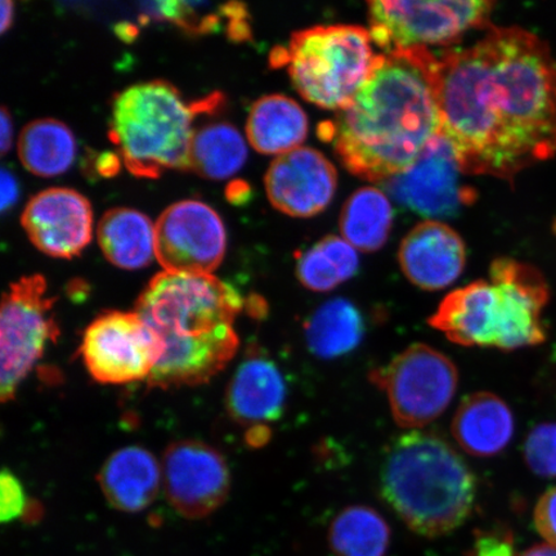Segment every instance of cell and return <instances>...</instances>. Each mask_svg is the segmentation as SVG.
<instances>
[{
    "instance_id": "obj_5",
    "label": "cell",
    "mask_w": 556,
    "mask_h": 556,
    "mask_svg": "<svg viewBox=\"0 0 556 556\" xmlns=\"http://www.w3.org/2000/svg\"><path fill=\"white\" fill-rule=\"evenodd\" d=\"M197 116V104L187 103L170 83H139L115 96L110 138L127 169L137 177L189 170Z\"/></svg>"
},
{
    "instance_id": "obj_1",
    "label": "cell",
    "mask_w": 556,
    "mask_h": 556,
    "mask_svg": "<svg viewBox=\"0 0 556 556\" xmlns=\"http://www.w3.org/2000/svg\"><path fill=\"white\" fill-rule=\"evenodd\" d=\"M442 135L470 176L513 179L556 155V62L518 26H490L475 46L438 58Z\"/></svg>"
},
{
    "instance_id": "obj_8",
    "label": "cell",
    "mask_w": 556,
    "mask_h": 556,
    "mask_svg": "<svg viewBox=\"0 0 556 556\" xmlns=\"http://www.w3.org/2000/svg\"><path fill=\"white\" fill-rule=\"evenodd\" d=\"M492 2H370L368 31L386 52L448 46L470 30L490 27Z\"/></svg>"
},
{
    "instance_id": "obj_9",
    "label": "cell",
    "mask_w": 556,
    "mask_h": 556,
    "mask_svg": "<svg viewBox=\"0 0 556 556\" xmlns=\"http://www.w3.org/2000/svg\"><path fill=\"white\" fill-rule=\"evenodd\" d=\"M54 299L48 295L43 276L31 275L13 282L0 312V395L15 399L17 389L59 337L53 315Z\"/></svg>"
},
{
    "instance_id": "obj_28",
    "label": "cell",
    "mask_w": 556,
    "mask_h": 556,
    "mask_svg": "<svg viewBox=\"0 0 556 556\" xmlns=\"http://www.w3.org/2000/svg\"><path fill=\"white\" fill-rule=\"evenodd\" d=\"M329 541L337 556H387L391 528L372 507L348 506L333 518Z\"/></svg>"
},
{
    "instance_id": "obj_17",
    "label": "cell",
    "mask_w": 556,
    "mask_h": 556,
    "mask_svg": "<svg viewBox=\"0 0 556 556\" xmlns=\"http://www.w3.org/2000/svg\"><path fill=\"white\" fill-rule=\"evenodd\" d=\"M490 278L502 287L506 302V321L500 350L539 345L546 340L541 313L548 302V288L536 268L510 258L492 263Z\"/></svg>"
},
{
    "instance_id": "obj_2",
    "label": "cell",
    "mask_w": 556,
    "mask_h": 556,
    "mask_svg": "<svg viewBox=\"0 0 556 556\" xmlns=\"http://www.w3.org/2000/svg\"><path fill=\"white\" fill-rule=\"evenodd\" d=\"M438 58L428 48L380 53L350 108L318 125L344 168L380 182L412 169L442 135Z\"/></svg>"
},
{
    "instance_id": "obj_10",
    "label": "cell",
    "mask_w": 556,
    "mask_h": 556,
    "mask_svg": "<svg viewBox=\"0 0 556 556\" xmlns=\"http://www.w3.org/2000/svg\"><path fill=\"white\" fill-rule=\"evenodd\" d=\"M83 361L102 384H129L150 379L160 357L154 336L135 312L102 313L83 337Z\"/></svg>"
},
{
    "instance_id": "obj_36",
    "label": "cell",
    "mask_w": 556,
    "mask_h": 556,
    "mask_svg": "<svg viewBox=\"0 0 556 556\" xmlns=\"http://www.w3.org/2000/svg\"><path fill=\"white\" fill-rule=\"evenodd\" d=\"M96 169L102 177L115 176L121 169V160L115 154H103L97 159Z\"/></svg>"
},
{
    "instance_id": "obj_21",
    "label": "cell",
    "mask_w": 556,
    "mask_h": 556,
    "mask_svg": "<svg viewBox=\"0 0 556 556\" xmlns=\"http://www.w3.org/2000/svg\"><path fill=\"white\" fill-rule=\"evenodd\" d=\"M452 434L458 446L470 455H498L510 443L514 434L511 409L496 394H470L456 409Z\"/></svg>"
},
{
    "instance_id": "obj_38",
    "label": "cell",
    "mask_w": 556,
    "mask_h": 556,
    "mask_svg": "<svg viewBox=\"0 0 556 556\" xmlns=\"http://www.w3.org/2000/svg\"><path fill=\"white\" fill-rule=\"evenodd\" d=\"M227 199L231 201L232 204H242L247 203V200L250 194V189L248 184L243 182V180H233V182L229 184L226 190Z\"/></svg>"
},
{
    "instance_id": "obj_27",
    "label": "cell",
    "mask_w": 556,
    "mask_h": 556,
    "mask_svg": "<svg viewBox=\"0 0 556 556\" xmlns=\"http://www.w3.org/2000/svg\"><path fill=\"white\" fill-rule=\"evenodd\" d=\"M247 159V143L232 124L211 123L194 129L189 170L208 179H226L238 173Z\"/></svg>"
},
{
    "instance_id": "obj_14",
    "label": "cell",
    "mask_w": 556,
    "mask_h": 556,
    "mask_svg": "<svg viewBox=\"0 0 556 556\" xmlns=\"http://www.w3.org/2000/svg\"><path fill=\"white\" fill-rule=\"evenodd\" d=\"M264 185L270 204L278 212L309 218L331 203L338 173L321 152L302 146L270 163Z\"/></svg>"
},
{
    "instance_id": "obj_6",
    "label": "cell",
    "mask_w": 556,
    "mask_h": 556,
    "mask_svg": "<svg viewBox=\"0 0 556 556\" xmlns=\"http://www.w3.org/2000/svg\"><path fill=\"white\" fill-rule=\"evenodd\" d=\"M379 55L365 27L318 25L291 35L287 48L270 53V64L288 66L290 79L305 101L342 111L370 78Z\"/></svg>"
},
{
    "instance_id": "obj_34",
    "label": "cell",
    "mask_w": 556,
    "mask_h": 556,
    "mask_svg": "<svg viewBox=\"0 0 556 556\" xmlns=\"http://www.w3.org/2000/svg\"><path fill=\"white\" fill-rule=\"evenodd\" d=\"M222 13L229 18L228 37L236 41H245L252 37L245 4L231 2L222 5Z\"/></svg>"
},
{
    "instance_id": "obj_30",
    "label": "cell",
    "mask_w": 556,
    "mask_h": 556,
    "mask_svg": "<svg viewBox=\"0 0 556 556\" xmlns=\"http://www.w3.org/2000/svg\"><path fill=\"white\" fill-rule=\"evenodd\" d=\"M525 457L534 475L556 477V424H540L527 437Z\"/></svg>"
},
{
    "instance_id": "obj_26",
    "label": "cell",
    "mask_w": 556,
    "mask_h": 556,
    "mask_svg": "<svg viewBox=\"0 0 556 556\" xmlns=\"http://www.w3.org/2000/svg\"><path fill=\"white\" fill-rule=\"evenodd\" d=\"M393 224V207L384 192L364 187L354 192L340 214L343 239L361 252H377L386 245Z\"/></svg>"
},
{
    "instance_id": "obj_35",
    "label": "cell",
    "mask_w": 556,
    "mask_h": 556,
    "mask_svg": "<svg viewBox=\"0 0 556 556\" xmlns=\"http://www.w3.org/2000/svg\"><path fill=\"white\" fill-rule=\"evenodd\" d=\"M2 211L13 206L18 199V185L15 177L9 170H2Z\"/></svg>"
},
{
    "instance_id": "obj_40",
    "label": "cell",
    "mask_w": 556,
    "mask_h": 556,
    "mask_svg": "<svg viewBox=\"0 0 556 556\" xmlns=\"http://www.w3.org/2000/svg\"><path fill=\"white\" fill-rule=\"evenodd\" d=\"M268 428L266 426L253 427L249 433V443L254 446H261L262 443L268 441Z\"/></svg>"
},
{
    "instance_id": "obj_15",
    "label": "cell",
    "mask_w": 556,
    "mask_h": 556,
    "mask_svg": "<svg viewBox=\"0 0 556 556\" xmlns=\"http://www.w3.org/2000/svg\"><path fill=\"white\" fill-rule=\"evenodd\" d=\"M455 152L443 135L424 151L412 169L389 179V190L400 203L432 217L454 214L475 200V191L464 189L458 180Z\"/></svg>"
},
{
    "instance_id": "obj_3",
    "label": "cell",
    "mask_w": 556,
    "mask_h": 556,
    "mask_svg": "<svg viewBox=\"0 0 556 556\" xmlns=\"http://www.w3.org/2000/svg\"><path fill=\"white\" fill-rule=\"evenodd\" d=\"M242 298L213 275L160 273L139 295L136 312L155 337L160 357L149 384H204L235 357V319Z\"/></svg>"
},
{
    "instance_id": "obj_12",
    "label": "cell",
    "mask_w": 556,
    "mask_h": 556,
    "mask_svg": "<svg viewBox=\"0 0 556 556\" xmlns=\"http://www.w3.org/2000/svg\"><path fill=\"white\" fill-rule=\"evenodd\" d=\"M163 483L166 497L180 516H211L228 496L231 476L220 452L199 441L170 444L165 451Z\"/></svg>"
},
{
    "instance_id": "obj_37",
    "label": "cell",
    "mask_w": 556,
    "mask_h": 556,
    "mask_svg": "<svg viewBox=\"0 0 556 556\" xmlns=\"http://www.w3.org/2000/svg\"><path fill=\"white\" fill-rule=\"evenodd\" d=\"M12 146V122L9 111L5 108L0 111V149L5 155Z\"/></svg>"
},
{
    "instance_id": "obj_31",
    "label": "cell",
    "mask_w": 556,
    "mask_h": 556,
    "mask_svg": "<svg viewBox=\"0 0 556 556\" xmlns=\"http://www.w3.org/2000/svg\"><path fill=\"white\" fill-rule=\"evenodd\" d=\"M468 556H517L513 533L504 527L477 532Z\"/></svg>"
},
{
    "instance_id": "obj_29",
    "label": "cell",
    "mask_w": 556,
    "mask_h": 556,
    "mask_svg": "<svg viewBox=\"0 0 556 556\" xmlns=\"http://www.w3.org/2000/svg\"><path fill=\"white\" fill-rule=\"evenodd\" d=\"M358 266L356 249L343 238L328 236L301 255L296 274L304 288L326 293L350 280Z\"/></svg>"
},
{
    "instance_id": "obj_32",
    "label": "cell",
    "mask_w": 556,
    "mask_h": 556,
    "mask_svg": "<svg viewBox=\"0 0 556 556\" xmlns=\"http://www.w3.org/2000/svg\"><path fill=\"white\" fill-rule=\"evenodd\" d=\"M26 506L23 484L11 471L3 470L0 477V517L3 521L16 519L23 516Z\"/></svg>"
},
{
    "instance_id": "obj_4",
    "label": "cell",
    "mask_w": 556,
    "mask_h": 556,
    "mask_svg": "<svg viewBox=\"0 0 556 556\" xmlns=\"http://www.w3.org/2000/svg\"><path fill=\"white\" fill-rule=\"evenodd\" d=\"M381 495L409 530L443 536L467 521L477 496L476 477L451 444L413 430L389 447L380 475Z\"/></svg>"
},
{
    "instance_id": "obj_25",
    "label": "cell",
    "mask_w": 556,
    "mask_h": 556,
    "mask_svg": "<svg viewBox=\"0 0 556 556\" xmlns=\"http://www.w3.org/2000/svg\"><path fill=\"white\" fill-rule=\"evenodd\" d=\"M18 157L38 177H55L72 166L76 142L67 125L55 119H39L26 125L18 138Z\"/></svg>"
},
{
    "instance_id": "obj_20",
    "label": "cell",
    "mask_w": 556,
    "mask_h": 556,
    "mask_svg": "<svg viewBox=\"0 0 556 556\" xmlns=\"http://www.w3.org/2000/svg\"><path fill=\"white\" fill-rule=\"evenodd\" d=\"M163 469L150 451L130 446L111 455L100 471L99 482L109 504L125 513H138L154 502Z\"/></svg>"
},
{
    "instance_id": "obj_16",
    "label": "cell",
    "mask_w": 556,
    "mask_h": 556,
    "mask_svg": "<svg viewBox=\"0 0 556 556\" xmlns=\"http://www.w3.org/2000/svg\"><path fill=\"white\" fill-rule=\"evenodd\" d=\"M506 319L502 288L495 281H476L443 299L429 324L452 343L500 348Z\"/></svg>"
},
{
    "instance_id": "obj_13",
    "label": "cell",
    "mask_w": 556,
    "mask_h": 556,
    "mask_svg": "<svg viewBox=\"0 0 556 556\" xmlns=\"http://www.w3.org/2000/svg\"><path fill=\"white\" fill-rule=\"evenodd\" d=\"M21 224L41 253L70 260L79 255L92 239V206L81 193L54 187L30 199Z\"/></svg>"
},
{
    "instance_id": "obj_41",
    "label": "cell",
    "mask_w": 556,
    "mask_h": 556,
    "mask_svg": "<svg viewBox=\"0 0 556 556\" xmlns=\"http://www.w3.org/2000/svg\"><path fill=\"white\" fill-rule=\"evenodd\" d=\"M520 556H556V547L548 544L538 545L528 548V551Z\"/></svg>"
},
{
    "instance_id": "obj_22",
    "label": "cell",
    "mask_w": 556,
    "mask_h": 556,
    "mask_svg": "<svg viewBox=\"0 0 556 556\" xmlns=\"http://www.w3.org/2000/svg\"><path fill=\"white\" fill-rule=\"evenodd\" d=\"M308 127V117L301 104L283 94H268L250 109L247 136L261 154L280 156L302 148Z\"/></svg>"
},
{
    "instance_id": "obj_23",
    "label": "cell",
    "mask_w": 556,
    "mask_h": 556,
    "mask_svg": "<svg viewBox=\"0 0 556 556\" xmlns=\"http://www.w3.org/2000/svg\"><path fill=\"white\" fill-rule=\"evenodd\" d=\"M97 238L106 260L123 269L143 268L156 256L155 226L135 208H110L102 215Z\"/></svg>"
},
{
    "instance_id": "obj_19",
    "label": "cell",
    "mask_w": 556,
    "mask_h": 556,
    "mask_svg": "<svg viewBox=\"0 0 556 556\" xmlns=\"http://www.w3.org/2000/svg\"><path fill=\"white\" fill-rule=\"evenodd\" d=\"M287 392V382L274 361L250 357L229 382L227 408L236 421L252 427L266 426L280 419Z\"/></svg>"
},
{
    "instance_id": "obj_7",
    "label": "cell",
    "mask_w": 556,
    "mask_h": 556,
    "mask_svg": "<svg viewBox=\"0 0 556 556\" xmlns=\"http://www.w3.org/2000/svg\"><path fill=\"white\" fill-rule=\"evenodd\" d=\"M370 380L386 393L395 422L416 430L446 412L457 391L458 372L443 353L414 344L388 365L375 368Z\"/></svg>"
},
{
    "instance_id": "obj_24",
    "label": "cell",
    "mask_w": 556,
    "mask_h": 556,
    "mask_svg": "<svg viewBox=\"0 0 556 556\" xmlns=\"http://www.w3.org/2000/svg\"><path fill=\"white\" fill-rule=\"evenodd\" d=\"M304 332L315 356L333 359L356 350L363 340L365 324L356 305L339 298L313 312Z\"/></svg>"
},
{
    "instance_id": "obj_39",
    "label": "cell",
    "mask_w": 556,
    "mask_h": 556,
    "mask_svg": "<svg viewBox=\"0 0 556 556\" xmlns=\"http://www.w3.org/2000/svg\"><path fill=\"white\" fill-rule=\"evenodd\" d=\"M0 30L5 33L10 29L13 21V13H15V7H13L12 2L9 0H3L2 4H0Z\"/></svg>"
},
{
    "instance_id": "obj_33",
    "label": "cell",
    "mask_w": 556,
    "mask_h": 556,
    "mask_svg": "<svg viewBox=\"0 0 556 556\" xmlns=\"http://www.w3.org/2000/svg\"><path fill=\"white\" fill-rule=\"evenodd\" d=\"M534 526L547 544L556 547V486L539 500L534 509Z\"/></svg>"
},
{
    "instance_id": "obj_11",
    "label": "cell",
    "mask_w": 556,
    "mask_h": 556,
    "mask_svg": "<svg viewBox=\"0 0 556 556\" xmlns=\"http://www.w3.org/2000/svg\"><path fill=\"white\" fill-rule=\"evenodd\" d=\"M155 241L156 260L166 273L212 275L225 258L227 238L214 208L184 200L160 215Z\"/></svg>"
},
{
    "instance_id": "obj_18",
    "label": "cell",
    "mask_w": 556,
    "mask_h": 556,
    "mask_svg": "<svg viewBox=\"0 0 556 556\" xmlns=\"http://www.w3.org/2000/svg\"><path fill=\"white\" fill-rule=\"evenodd\" d=\"M400 266L415 287L437 291L446 289L463 274L467 248L455 229L438 220L417 225L403 239Z\"/></svg>"
}]
</instances>
